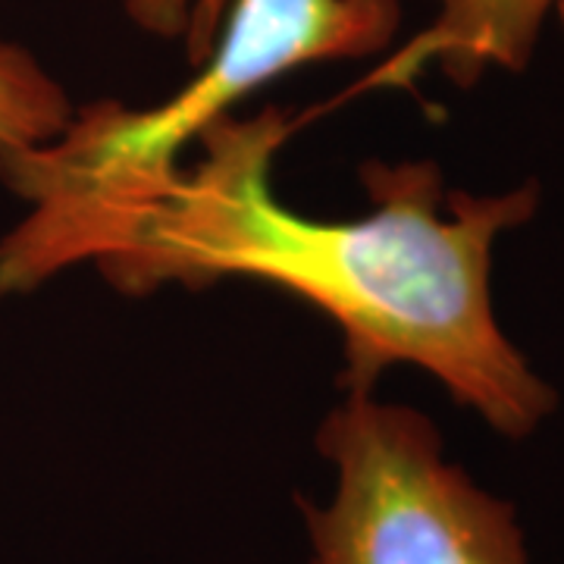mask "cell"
I'll return each mask as SVG.
<instances>
[{"mask_svg":"<svg viewBox=\"0 0 564 564\" xmlns=\"http://www.w3.org/2000/svg\"><path fill=\"white\" fill-rule=\"evenodd\" d=\"M399 29L402 0H229L207 57L176 95L154 107L98 101L73 110L57 139L0 173L25 204L0 239V299L63 229L180 170L188 144L267 82L307 63L383 54Z\"/></svg>","mask_w":564,"mask_h":564,"instance_id":"obj_2","label":"cell"},{"mask_svg":"<svg viewBox=\"0 0 564 564\" xmlns=\"http://www.w3.org/2000/svg\"><path fill=\"white\" fill-rule=\"evenodd\" d=\"M73 110L69 95L35 54L0 39V173L25 151L57 139Z\"/></svg>","mask_w":564,"mask_h":564,"instance_id":"obj_5","label":"cell"},{"mask_svg":"<svg viewBox=\"0 0 564 564\" xmlns=\"http://www.w3.org/2000/svg\"><path fill=\"white\" fill-rule=\"evenodd\" d=\"M558 0H433V20L364 76V88H411L436 69L458 88L524 73Z\"/></svg>","mask_w":564,"mask_h":564,"instance_id":"obj_4","label":"cell"},{"mask_svg":"<svg viewBox=\"0 0 564 564\" xmlns=\"http://www.w3.org/2000/svg\"><path fill=\"white\" fill-rule=\"evenodd\" d=\"M289 110L223 117L195 158L135 195L63 229L20 270L29 295L91 263L126 295L261 280L339 326L345 389H373L395 364L421 367L505 440H527L558 392L508 339L492 302V258L505 232L540 210V182L502 192L448 188L436 161H370V214L317 220L276 202L273 161Z\"/></svg>","mask_w":564,"mask_h":564,"instance_id":"obj_1","label":"cell"},{"mask_svg":"<svg viewBox=\"0 0 564 564\" xmlns=\"http://www.w3.org/2000/svg\"><path fill=\"white\" fill-rule=\"evenodd\" d=\"M226 3L229 0H122L126 17L141 32L163 41H185L192 66L207 57Z\"/></svg>","mask_w":564,"mask_h":564,"instance_id":"obj_6","label":"cell"},{"mask_svg":"<svg viewBox=\"0 0 564 564\" xmlns=\"http://www.w3.org/2000/svg\"><path fill=\"white\" fill-rule=\"evenodd\" d=\"M552 17H555V20H558V25L564 29V0H558V3H555V13H552Z\"/></svg>","mask_w":564,"mask_h":564,"instance_id":"obj_7","label":"cell"},{"mask_svg":"<svg viewBox=\"0 0 564 564\" xmlns=\"http://www.w3.org/2000/svg\"><path fill=\"white\" fill-rule=\"evenodd\" d=\"M317 448L339 484L326 508L304 505L311 564H533L514 505L448 462L417 408L345 389Z\"/></svg>","mask_w":564,"mask_h":564,"instance_id":"obj_3","label":"cell"}]
</instances>
